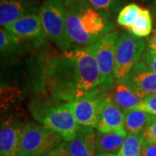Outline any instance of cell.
I'll list each match as a JSON object with an SVG mask.
<instances>
[{
    "label": "cell",
    "instance_id": "1",
    "mask_svg": "<svg viewBox=\"0 0 156 156\" xmlns=\"http://www.w3.org/2000/svg\"><path fill=\"white\" fill-rule=\"evenodd\" d=\"M44 76L48 92L60 101H72L101 87L100 69L90 46L50 58Z\"/></svg>",
    "mask_w": 156,
    "mask_h": 156
},
{
    "label": "cell",
    "instance_id": "2",
    "mask_svg": "<svg viewBox=\"0 0 156 156\" xmlns=\"http://www.w3.org/2000/svg\"><path fill=\"white\" fill-rule=\"evenodd\" d=\"M65 4L66 33L75 46L87 47L115 29V16L100 11L85 0H73Z\"/></svg>",
    "mask_w": 156,
    "mask_h": 156
},
{
    "label": "cell",
    "instance_id": "3",
    "mask_svg": "<svg viewBox=\"0 0 156 156\" xmlns=\"http://www.w3.org/2000/svg\"><path fill=\"white\" fill-rule=\"evenodd\" d=\"M39 15L45 36L65 52L74 49L66 33L65 4L63 0H45L40 6Z\"/></svg>",
    "mask_w": 156,
    "mask_h": 156
},
{
    "label": "cell",
    "instance_id": "4",
    "mask_svg": "<svg viewBox=\"0 0 156 156\" xmlns=\"http://www.w3.org/2000/svg\"><path fill=\"white\" fill-rule=\"evenodd\" d=\"M63 141L60 135L43 125L27 122L22 125L17 156H43Z\"/></svg>",
    "mask_w": 156,
    "mask_h": 156
},
{
    "label": "cell",
    "instance_id": "5",
    "mask_svg": "<svg viewBox=\"0 0 156 156\" xmlns=\"http://www.w3.org/2000/svg\"><path fill=\"white\" fill-rule=\"evenodd\" d=\"M34 116L44 127L60 135L64 141L72 140L81 127L68 102L40 108Z\"/></svg>",
    "mask_w": 156,
    "mask_h": 156
},
{
    "label": "cell",
    "instance_id": "6",
    "mask_svg": "<svg viewBox=\"0 0 156 156\" xmlns=\"http://www.w3.org/2000/svg\"><path fill=\"white\" fill-rule=\"evenodd\" d=\"M147 44L140 37H137L130 32L120 34L117 40L115 50V82L121 81L135 63L141 61Z\"/></svg>",
    "mask_w": 156,
    "mask_h": 156
},
{
    "label": "cell",
    "instance_id": "7",
    "mask_svg": "<svg viewBox=\"0 0 156 156\" xmlns=\"http://www.w3.org/2000/svg\"><path fill=\"white\" fill-rule=\"evenodd\" d=\"M120 34L118 30H114L90 45L100 69L101 87L108 91L115 83V50Z\"/></svg>",
    "mask_w": 156,
    "mask_h": 156
},
{
    "label": "cell",
    "instance_id": "8",
    "mask_svg": "<svg viewBox=\"0 0 156 156\" xmlns=\"http://www.w3.org/2000/svg\"><path fill=\"white\" fill-rule=\"evenodd\" d=\"M107 91L100 87L79 99L68 102L80 126L97 128L108 95Z\"/></svg>",
    "mask_w": 156,
    "mask_h": 156
},
{
    "label": "cell",
    "instance_id": "9",
    "mask_svg": "<svg viewBox=\"0 0 156 156\" xmlns=\"http://www.w3.org/2000/svg\"><path fill=\"white\" fill-rule=\"evenodd\" d=\"M121 81L142 99L156 94V72L142 61L135 63Z\"/></svg>",
    "mask_w": 156,
    "mask_h": 156
},
{
    "label": "cell",
    "instance_id": "10",
    "mask_svg": "<svg viewBox=\"0 0 156 156\" xmlns=\"http://www.w3.org/2000/svg\"><path fill=\"white\" fill-rule=\"evenodd\" d=\"M37 0H0V25L5 28L21 17L39 13Z\"/></svg>",
    "mask_w": 156,
    "mask_h": 156
},
{
    "label": "cell",
    "instance_id": "11",
    "mask_svg": "<svg viewBox=\"0 0 156 156\" xmlns=\"http://www.w3.org/2000/svg\"><path fill=\"white\" fill-rule=\"evenodd\" d=\"M97 130L102 133H115L128 135L125 130L124 111L110 99L108 93L101 114Z\"/></svg>",
    "mask_w": 156,
    "mask_h": 156
},
{
    "label": "cell",
    "instance_id": "12",
    "mask_svg": "<svg viewBox=\"0 0 156 156\" xmlns=\"http://www.w3.org/2000/svg\"><path fill=\"white\" fill-rule=\"evenodd\" d=\"M5 29L24 41L46 37L39 13L24 16L7 25Z\"/></svg>",
    "mask_w": 156,
    "mask_h": 156
},
{
    "label": "cell",
    "instance_id": "13",
    "mask_svg": "<svg viewBox=\"0 0 156 156\" xmlns=\"http://www.w3.org/2000/svg\"><path fill=\"white\" fill-rule=\"evenodd\" d=\"M97 134L94 128L81 126L76 137L67 142L68 151L70 156H95L96 155Z\"/></svg>",
    "mask_w": 156,
    "mask_h": 156
},
{
    "label": "cell",
    "instance_id": "14",
    "mask_svg": "<svg viewBox=\"0 0 156 156\" xmlns=\"http://www.w3.org/2000/svg\"><path fill=\"white\" fill-rule=\"evenodd\" d=\"M22 126L12 119L2 122L0 130V156H17Z\"/></svg>",
    "mask_w": 156,
    "mask_h": 156
},
{
    "label": "cell",
    "instance_id": "15",
    "mask_svg": "<svg viewBox=\"0 0 156 156\" xmlns=\"http://www.w3.org/2000/svg\"><path fill=\"white\" fill-rule=\"evenodd\" d=\"M108 96L123 111L136 108L143 100L122 81L115 82L114 87L109 90Z\"/></svg>",
    "mask_w": 156,
    "mask_h": 156
},
{
    "label": "cell",
    "instance_id": "16",
    "mask_svg": "<svg viewBox=\"0 0 156 156\" xmlns=\"http://www.w3.org/2000/svg\"><path fill=\"white\" fill-rule=\"evenodd\" d=\"M124 116L127 134H141L142 131L155 119L156 115L137 108H130L124 110Z\"/></svg>",
    "mask_w": 156,
    "mask_h": 156
},
{
    "label": "cell",
    "instance_id": "17",
    "mask_svg": "<svg viewBox=\"0 0 156 156\" xmlns=\"http://www.w3.org/2000/svg\"><path fill=\"white\" fill-rule=\"evenodd\" d=\"M126 135L115 133H102L97 134V154H117L122 146Z\"/></svg>",
    "mask_w": 156,
    "mask_h": 156
},
{
    "label": "cell",
    "instance_id": "18",
    "mask_svg": "<svg viewBox=\"0 0 156 156\" xmlns=\"http://www.w3.org/2000/svg\"><path fill=\"white\" fill-rule=\"evenodd\" d=\"M152 27L153 20L150 11L147 9H142L134 24L128 30V32H130L135 37L142 38L150 35Z\"/></svg>",
    "mask_w": 156,
    "mask_h": 156
},
{
    "label": "cell",
    "instance_id": "19",
    "mask_svg": "<svg viewBox=\"0 0 156 156\" xmlns=\"http://www.w3.org/2000/svg\"><path fill=\"white\" fill-rule=\"evenodd\" d=\"M143 142L141 134H128L116 156H141Z\"/></svg>",
    "mask_w": 156,
    "mask_h": 156
},
{
    "label": "cell",
    "instance_id": "20",
    "mask_svg": "<svg viewBox=\"0 0 156 156\" xmlns=\"http://www.w3.org/2000/svg\"><path fill=\"white\" fill-rule=\"evenodd\" d=\"M142 9L143 8L136 4H128L118 13L116 17L117 23L128 30L134 24Z\"/></svg>",
    "mask_w": 156,
    "mask_h": 156
},
{
    "label": "cell",
    "instance_id": "21",
    "mask_svg": "<svg viewBox=\"0 0 156 156\" xmlns=\"http://www.w3.org/2000/svg\"><path fill=\"white\" fill-rule=\"evenodd\" d=\"M23 39L16 37L15 35L7 31L5 28L0 30V50L2 55L11 54L17 51L22 44Z\"/></svg>",
    "mask_w": 156,
    "mask_h": 156
},
{
    "label": "cell",
    "instance_id": "22",
    "mask_svg": "<svg viewBox=\"0 0 156 156\" xmlns=\"http://www.w3.org/2000/svg\"><path fill=\"white\" fill-rule=\"evenodd\" d=\"M96 9L108 12L111 15H118L120 11L127 5L128 0H85Z\"/></svg>",
    "mask_w": 156,
    "mask_h": 156
},
{
    "label": "cell",
    "instance_id": "23",
    "mask_svg": "<svg viewBox=\"0 0 156 156\" xmlns=\"http://www.w3.org/2000/svg\"><path fill=\"white\" fill-rule=\"evenodd\" d=\"M21 99V92L15 87L2 85L1 87V108L7 109L17 104Z\"/></svg>",
    "mask_w": 156,
    "mask_h": 156
},
{
    "label": "cell",
    "instance_id": "24",
    "mask_svg": "<svg viewBox=\"0 0 156 156\" xmlns=\"http://www.w3.org/2000/svg\"><path fill=\"white\" fill-rule=\"evenodd\" d=\"M134 108L156 115V94L144 98L140 102L139 105Z\"/></svg>",
    "mask_w": 156,
    "mask_h": 156
},
{
    "label": "cell",
    "instance_id": "25",
    "mask_svg": "<svg viewBox=\"0 0 156 156\" xmlns=\"http://www.w3.org/2000/svg\"><path fill=\"white\" fill-rule=\"evenodd\" d=\"M141 137L144 142L156 143V117L155 119L142 131Z\"/></svg>",
    "mask_w": 156,
    "mask_h": 156
},
{
    "label": "cell",
    "instance_id": "26",
    "mask_svg": "<svg viewBox=\"0 0 156 156\" xmlns=\"http://www.w3.org/2000/svg\"><path fill=\"white\" fill-rule=\"evenodd\" d=\"M141 61L145 63L147 67H149L156 72V50H152L150 48L147 47L145 51L142 55Z\"/></svg>",
    "mask_w": 156,
    "mask_h": 156
},
{
    "label": "cell",
    "instance_id": "27",
    "mask_svg": "<svg viewBox=\"0 0 156 156\" xmlns=\"http://www.w3.org/2000/svg\"><path fill=\"white\" fill-rule=\"evenodd\" d=\"M43 156H70L69 151H68L67 142L63 141L62 144L56 147V148L50 151L49 153L45 154Z\"/></svg>",
    "mask_w": 156,
    "mask_h": 156
},
{
    "label": "cell",
    "instance_id": "28",
    "mask_svg": "<svg viewBox=\"0 0 156 156\" xmlns=\"http://www.w3.org/2000/svg\"><path fill=\"white\" fill-rule=\"evenodd\" d=\"M141 156H156V143L143 142Z\"/></svg>",
    "mask_w": 156,
    "mask_h": 156
},
{
    "label": "cell",
    "instance_id": "29",
    "mask_svg": "<svg viewBox=\"0 0 156 156\" xmlns=\"http://www.w3.org/2000/svg\"><path fill=\"white\" fill-rule=\"evenodd\" d=\"M147 47L152 50H156V29L154 31L153 36L147 40Z\"/></svg>",
    "mask_w": 156,
    "mask_h": 156
},
{
    "label": "cell",
    "instance_id": "30",
    "mask_svg": "<svg viewBox=\"0 0 156 156\" xmlns=\"http://www.w3.org/2000/svg\"><path fill=\"white\" fill-rule=\"evenodd\" d=\"M136 1H139V2H142V3H145V4H151V3H154L155 0H136Z\"/></svg>",
    "mask_w": 156,
    "mask_h": 156
},
{
    "label": "cell",
    "instance_id": "31",
    "mask_svg": "<svg viewBox=\"0 0 156 156\" xmlns=\"http://www.w3.org/2000/svg\"><path fill=\"white\" fill-rule=\"evenodd\" d=\"M95 156H116V154H96Z\"/></svg>",
    "mask_w": 156,
    "mask_h": 156
},
{
    "label": "cell",
    "instance_id": "32",
    "mask_svg": "<svg viewBox=\"0 0 156 156\" xmlns=\"http://www.w3.org/2000/svg\"><path fill=\"white\" fill-rule=\"evenodd\" d=\"M153 8H154V12L156 13V0L154 1V5H153Z\"/></svg>",
    "mask_w": 156,
    "mask_h": 156
},
{
    "label": "cell",
    "instance_id": "33",
    "mask_svg": "<svg viewBox=\"0 0 156 156\" xmlns=\"http://www.w3.org/2000/svg\"><path fill=\"white\" fill-rule=\"evenodd\" d=\"M64 3H68V2H70V1H73V0H63Z\"/></svg>",
    "mask_w": 156,
    "mask_h": 156
}]
</instances>
